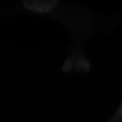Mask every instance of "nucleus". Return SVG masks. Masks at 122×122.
<instances>
[{
	"instance_id": "nucleus-1",
	"label": "nucleus",
	"mask_w": 122,
	"mask_h": 122,
	"mask_svg": "<svg viewBox=\"0 0 122 122\" xmlns=\"http://www.w3.org/2000/svg\"><path fill=\"white\" fill-rule=\"evenodd\" d=\"M26 8L37 13H45L56 5L58 0H22Z\"/></svg>"
}]
</instances>
